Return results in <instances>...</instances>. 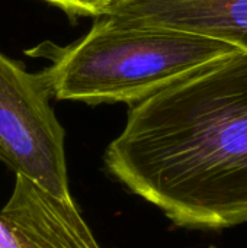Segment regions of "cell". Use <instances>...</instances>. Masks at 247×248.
<instances>
[{
  "label": "cell",
  "mask_w": 247,
  "mask_h": 248,
  "mask_svg": "<svg viewBox=\"0 0 247 248\" xmlns=\"http://www.w3.org/2000/svg\"><path fill=\"white\" fill-rule=\"evenodd\" d=\"M102 15L125 26L208 38L247 55V0H109Z\"/></svg>",
  "instance_id": "obj_4"
},
{
  "label": "cell",
  "mask_w": 247,
  "mask_h": 248,
  "mask_svg": "<svg viewBox=\"0 0 247 248\" xmlns=\"http://www.w3.org/2000/svg\"><path fill=\"white\" fill-rule=\"evenodd\" d=\"M0 219L22 248H100L73 199L52 196L19 174Z\"/></svg>",
  "instance_id": "obj_5"
},
{
  "label": "cell",
  "mask_w": 247,
  "mask_h": 248,
  "mask_svg": "<svg viewBox=\"0 0 247 248\" xmlns=\"http://www.w3.org/2000/svg\"><path fill=\"white\" fill-rule=\"evenodd\" d=\"M42 73H28L0 52V161L41 189L70 201L64 129Z\"/></svg>",
  "instance_id": "obj_3"
},
{
  "label": "cell",
  "mask_w": 247,
  "mask_h": 248,
  "mask_svg": "<svg viewBox=\"0 0 247 248\" xmlns=\"http://www.w3.org/2000/svg\"><path fill=\"white\" fill-rule=\"evenodd\" d=\"M105 166L176 227L247 224L246 54H229L131 105Z\"/></svg>",
  "instance_id": "obj_1"
},
{
  "label": "cell",
  "mask_w": 247,
  "mask_h": 248,
  "mask_svg": "<svg viewBox=\"0 0 247 248\" xmlns=\"http://www.w3.org/2000/svg\"><path fill=\"white\" fill-rule=\"evenodd\" d=\"M42 1H47L58 7L71 19L82 17V16L99 17L109 3V0H42Z\"/></svg>",
  "instance_id": "obj_6"
},
{
  "label": "cell",
  "mask_w": 247,
  "mask_h": 248,
  "mask_svg": "<svg viewBox=\"0 0 247 248\" xmlns=\"http://www.w3.org/2000/svg\"><path fill=\"white\" fill-rule=\"evenodd\" d=\"M51 94L87 105H135L169 84L239 52L217 41L182 32L125 26L96 17L90 31L68 46H41Z\"/></svg>",
  "instance_id": "obj_2"
},
{
  "label": "cell",
  "mask_w": 247,
  "mask_h": 248,
  "mask_svg": "<svg viewBox=\"0 0 247 248\" xmlns=\"http://www.w3.org/2000/svg\"><path fill=\"white\" fill-rule=\"evenodd\" d=\"M208 248H217V247H215V246H210V247H208Z\"/></svg>",
  "instance_id": "obj_8"
},
{
  "label": "cell",
  "mask_w": 247,
  "mask_h": 248,
  "mask_svg": "<svg viewBox=\"0 0 247 248\" xmlns=\"http://www.w3.org/2000/svg\"><path fill=\"white\" fill-rule=\"evenodd\" d=\"M0 248H22L17 238L7 228V225L0 219Z\"/></svg>",
  "instance_id": "obj_7"
}]
</instances>
